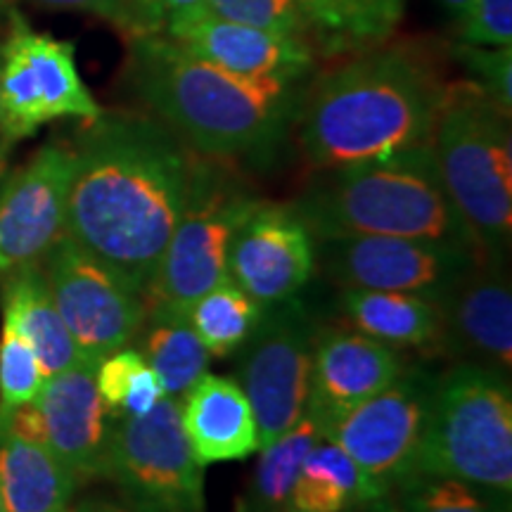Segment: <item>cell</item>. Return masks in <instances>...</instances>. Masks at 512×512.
<instances>
[{
    "instance_id": "cell-1",
    "label": "cell",
    "mask_w": 512,
    "mask_h": 512,
    "mask_svg": "<svg viewBox=\"0 0 512 512\" xmlns=\"http://www.w3.org/2000/svg\"><path fill=\"white\" fill-rule=\"evenodd\" d=\"M72 147L64 235L147 297L200 155L150 112H102Z\"/></svg>"
},
{
    "instance_id": "cell-2",
    "label": "cell",
    "mask_w": 512,
    "mask_h": 512,
    "mask_svg": "<svg viewBox=\"0 0 512 512\" xmlns=\"http://www.w3.org/2000/svg\"><path fill=\"white\" fill-rule=\"evenodd\" d=\"M332 60L325 72H313L294 121L313 171L430 143L446 81L427 50L387 38Z\"/></svg>"
},
{
    "instance_id": "cell-3",
    "label": "cell",
    "mask_w": 512,
    "mask_h": 512,
    "mask_svg": "<svg viewBox=\"0 0 512 512\" xmlns=\"http://www.w3.org/2000/svg\"><path fill=\"white\" fill-rule=\"evenodd\" d=\"M126 76L152 117L195 155H271L297 121L309 79H249L223 72L171 41L131 36Z\"/></svg>"
},
{
    "instance_id": "cell-4",
    "label": "cell",
    "mask_w": 512,
    "mask_h": 512,
    "mask_svg": "<svg viewBox=\"0 0 512 512\" xmlns=\"http://www.w3.org/2000/svg\"><path fill=\"white\" fill-rule=\"evenodd\" d=\"M316 174L290 204L316 240L387 235L479 249L441 181L432 140L375 162Z\"/></svg>"
},
{
    "instance_id": "cell-5",
    "label": "cell",
    "mask_w": 512,
    "mask_h": 512,
    "mask_svg": "<svg viewBox=\"0 0 512 512\" xmlns=\"http://www.w3.org/2000/svg\"><path fill=\"white\" fill-rule=\"evenodd\" d=\"M432 152L448 197L479 249L505 259L512 240L510 112L475 81L446 83Z\"/></svg>"
},
{
    "instance_id": "cell-6",
    "label": "cell",
    "mask_w": 512,
    "mask_h": 512,
    "mask_svg": "<svg viewBox=\"0 0 512 512\" xmlns=\"http://www.w3.org/2000/svg\"><path fill=\"white\" fill-rule=\"evenodd\" d=\"M418 472L475 484L498 496L512 491V387L508 375L456 363L434 377Z\"/></svg>"
},
{
    "instance_id": "cell-7",
    "label": "cell",
    "mask_w": 512,
    "mask_h": 512,
    "mask_svg": "<svg viewBox=\"0 0 512 512\" xmlns=\"http://www.w3.org/2000/svg\"><path fill=\"white\" fill-rule=\"evenodd\" d=\"M219 162L197 159L188 204L147 290V309L188 313L204 292L228 278L230 240L261 200Z\"/></svg>"
},
{
    "instance_id": "cell-8",
    "label": "cell",
    "mask_w": 512,
    "mask_h": 512,
    "mask_svg": "<svg viewBox=\"0 0 512 512\" xmlns=\"http://www.w3.org/2000/svg\"><path fill=\"white\" fill-rule=\"evenodd\" d=\"M102 112L76 67L74 43L41 34L10 8L0 67V136L15 145L50 121L88 124Z\"/></svg>"
},
{
    "instance_id": "cell-9",
    "label": "cell",
    "mask_w": 512,
    "mask_h": 512,
    "mask_svg": "<svg viewBox=\"0 0 512 512\" xmlns=\"http://www.w3.org/2000/svg\"><path fill=\"white\" fill-rule=\"evenodd\" d=\"M105 477L128 512H204V467L183 432L181 403L166 396L150 413L114 418Z\"/></svg>"
},
{
    "instance_id": "cell-10",
    "label": "cell",
    "mask_w": 512,
    "mask_h": 512,
    "mask_svg": "<svg viewBox=\"0 0 512 512\" xmlns=\"http://www.w3.org/2000/svg\"><path fill=\"white\" fill-rule=\"evenodd\" d=\"M316 325L297 297L266 306L264 320L242 347L238 382L259 427V451L306 415Z\"/></svg>"
},
{
    "instance_id": "cell-11",
    "label": "cell",
    "mask_w": 512,
    "mask_h": 512,
    "mask_svg": "<svg viewBox=\"0 0 512 512\" xmlns=\"http://www.w3.org/2000/svg\"><path fill=\"white\" fill-rule=\"evenodd\" d=\"M432 384L434 375L406 366L387 389L339 418L323 437L354 460L373 498L392 496L418 472Z\"/></svg>"
},
{
    "instance_id": "cell-12",
    "label": "cell",
    "mask_w": 512,
    "mask_h": 512,
    "mask_svg": "<svg viewBox=\"0 0 512 512\" xmlns=\"http://www.w3.org/2000/svg\"><path fill=\"white\" fill-rule=\"evenodd\" d=\"M46 280L53 302L86 363L128 347L145 323L143 294L62 235L46 254Z\"/></svg>"
},
{
    "instance_id": "cell-13",
    "label": "cell",
    "mask_w": 512,
    "mask_h": 512,
    "mask_svg": "<svg viewBox=\"0 0 512 512\" xmlns=\"http://www.w3.org/2000/svg\"><path fill=\"white\" fill-rule=\"evenodd\" d=\"M482 256L451 242L387 235L318 240L316 247V261L344 290L408 292L434 302Z\"/></svg>"
},
{
    "instance_id": "cell-14",
    "label": "cell",
    "mask_w": 512,
    "mask_h": 512,
    "mask_svg": "<svg viewBox=\"0 0 512 512\" xmlns=\"http://www.w3.org/2000/svg\"><path fill=\"white\" fill-rule=\"evenodd\" d=\"M76 155L48 143L0 185V278L46 259L64 235Z\"/></svg>"
},
{
    "instance_id": "cell-15",
    "label": "cell",
    "mask_w": 512,
    "mask_h": 512,
    "mask_svg": "<svg viewBox=\"0 0 512 512\" xmlns=\"http://www.w3.org/2000/svg\"><path fill=\"white\" fill-rule=\"evenodd\" d=\"M316 247L318 240L290 204L261 200L230 240L228 278L261 306L287 302L316 271Z\"/></svg>"
},
{
    "instance_id": "cell-16",
    "label": "cell",
    "mask_w": 512,
    "mask_h": 512,
    "mask_svg": "<svg viewBox=\"0 0 512 512\" xmlns=\"http://www.w3.org/2000/svg\"><path fill=\"white\" fill-rule=\"evenodd\" d=\"M437 349L458 363H477L510 375L512 285L503 259L482 256L437 299Z\"/></svg>"
},
{
    "instance_id": "cell-17",
    "label": "cell",
    "mask_w": 512,
    "mask_h": 512,
    "mask_svg": "<svg viewBox=\"0 0 512 512\" xmlns=\"http://www.w3.org/2000/svg\"><path fill=\"white\" fill-rule=\"evenodd\" d=\"M171 41L223 72L249 79H309L318 53L306 38L228 22L202 8L176 19L166 34Z\"/></svg>"
},
{
    "instance_id": "cell-18",
    "label": "cell",
    "mask_w": 512,
    "mask_h": 512,
    "mask_svg": "<svg viewBox=\"0 0 512 512\" xmlns=\"http://www.w3.org/2000/svg\"><path fill=\"white\" fill-rule=\"evenodd\" d=\"M406 370L399 349L358 330H325L316 337L306 418L325 437L339 418L387 389Z\"/></svg>"
},
{
    "instance_id": "cell-19",
    "label": "cell",
    "mask_w": 512,
    "mask_h": 512,
    "mask_svg": "<svg viewBox=\"0 0 512 512\" xmlns=\"http://www.w3.org/2000/svg\"><path fill=\"white\" fill-rule=\"evenodd\" d=\"M95 368L79 361L48 377L34 401L46 446L72 470L76 482L105 477L110 456L114 418L95 387Z\"/></svg>"
},
{
    "instance_id": "cell-20",
    "label": "cell",
    "mask_w": 512,
    "mask_h": 512,
    "mask_svg": "<svg viewBox=\"0 0 512 512\" xmlns=\"http://www.w3.org/2000/svg\"><path fill=\"white\" fill-rule=\"evenodd\" d=\"M181 422L192 456L202 467L259 453V427L235 380L204 373L181 401Z\"/></svg>"
},
{
    "instance_id": "cell-21",
    "label": "cell",
    "mask_w": 512,
    "mask_h": 512,
    "mask_svg": "<svg viewBox=\"0 0 512 512\" xmlns=\"http://www.w3.org/2000/svg\"><path fill=\"white\" fill-rule=\"evenodd\" d=\"M79 482L46 444L0 430V498L5 512H67Z\"/></svg>"
},
{
    "instance_id": "cell-22",
    "label": "cell",
    "mask_w": 512,
    "mask_h": 512,
    "mask_svg": "<svg viewBox=\"0 0 512 512\" xmlns=\"http://www.w3.org/2000/svg\"><path fill=\"white\" fill-rule=\"evenodd\" d=\"M3 320L15 325L34 347L46 380L83 361L53 302L41 264L8 275L3 287Z\"/></svg>"
},
{
    "instance_id": "cell-23",
    "label": "cell",
    "mask_w": 512,
    "mask_h": 512,
    "mask_svg": "<svg viewBox=\"0 0 512 512\" xmlns=\"http://www.w3.org/2000/svg\"><path fill=\"white\" fill-rule=\"evenodd\" d=\"M342 313L354 330L394 349H434L439 339V306L408 292L356 290L342 294Z\"/></svg>"
},
{
    "instance_id": "cell-24",
    "label": "cell",
    "mask_w": 512,
    "mask_h": 512,
    "mask_svg": "<svg viewBox=\"0 0 512 512\" xmlns=\"http://www.w3.org/2000/svg\"><path fill=\"white\" fill-rule=\"evenodd\" d=\"M316 53L339 57L377 46L399 29L406 0H299Z\"/></svg>"
},
{
    "instance_id": "cell-25",
    "label": "cell",
    "mask_w": 512,
    "mask_h": 512,
    "mask_svg": "<svg viewBox=\"0 0 512 512\" xmlns=\"http://www.w3.org/2000/svg\"><path fill=\"white\" fill-rule=\"evenodd\" d=\"M138 337V351L159 375L169 399L181 401L192 384L207 373L211 354L192 330L188 313L147 309Z\"/></svg>"
},
{
    "instance_id": "cell-26",
    "label": "cell",
    "mask_w": 512,
    "mask_h": 512,
    "mask_svg": "<svg viewBox=\"0 0 512 512\" xmlns=\"http://www.w3.org/2000/svg\"><path fill=\"white\" fill-rule=\"evenodd\" d=\"M375 501L361 472L335 441L318 439L294 477L287 512H349Z\"/></svg>"
},
{
    "instance_id": "cell-27",
    "label": "cell",
    "mask_w": 512,
    "mask_h": 512,
    "mask_svg": "<svg viewBox=\"0 0 512 512\" xmlns=\"http://www.w3.org/2000/svg\"><path fill=\"white\" fill-rule=\"evenodd\" d=\"M266 306L254 302L238 283L226 278L190 306L188 320L211 356L238 354L264 320Z\"/></svg>"
},
{
    "instance_id": "cell-28",
    "label": "cell",
    "mask_w": 512,
    "mask_h": 512,
    "mask_svg": "<svg viewBox=\"0 0 512 512\" xmlns=\"http://www.w3.org/2000/svg\"><path fill=\"white\" fill-rule=\"evenodd\" d=\"M318 439L323 437L316 422L304 415L283 437L261 448L259 465H256L247 494L242 496L238 512H287L294 477Z\"/></svg>"
},
{
    "instance_id": "cell-29",
    "label": "cell",
    "mask_w": 512,
    "mask_h": 512,
    "mask_svg": "<svg viewBox=\"0 0 512 512\" xmlns=\"http://www.w3.org/2000/svg\"><path fill=\"white\" fill-rule=\"evenodd\" d=\"M401 512H496L503 498L460 479L413 472L394 489Z\"/></svg>"
},
{
    "instance_id": "cell-30",
    "label": "cell",
    "mask_w": 512,
    "mask_h": 512,
    "mask_svg": "<svg viewBox=\"0 0 512 512\" xmlns=\"http://www.w3.org/2000/svg\"><path fill=\"white\" fill-rule=\"evenodd\" d=\"M46 384L41 361L15 325L3 320L0 330V422L24 403L36 401Z\"/></svg>"
},
{
    "instance_id": "cell-31",
    "label": "cell",
    "mask_w": 512,
    "mask_h": 512,
    "mask_svg": "<svg viewBox=\"0 0 512 512\" xmlns=\"http://www.w3.org/2000/svg\"><path fill=\"white\" fill-rule=\"evenodd\" d=\"M204 10L228 22L306 38L313 46L309 19L299 0H204Z\"/></svg>"
},
{
    "instance_id": "cell-32",
    "label": "cell",
    "mask_w": 512,
    "mask_h": 512,
    "mask_svg": "<svg viewBox=\"0 0 512 512\" xmlns=\"http://www.w3.org/2000/svg\"><path fill=\"white\" fill-rule=\"evenodd\" d=\"M453 57L467 69L470 81L482 86L498 105L512 112V48H482L456 43Z\"/></svg>"
},
{
    "instance_id": "cell-33",
    "label": "cell",
    "mask_w": 512,
    "mask_h": 512,
    "mask_svg": "<svg viewBox=\"0 0 512 512\" xmlns=\"http://www.w3.org/2000/svg\"><path fill=\"white\" fill-rule=\"evenodd\" d=\"M458 27V43L512 48V0H472Z\"/></svg>"
},
{
    "instance_id": "cell-34",
    "label": "cell",
    "mask_w": 512,
    "mask_h": 512,
    "mask_svg": "<svg viewBox=\"0 0 512 512\" xmlns=\"http://www.w3.org/2000/svg\"><path fill=\"white\" fill-rule=\"evenodd\" d=\"M145 358L138 349H119L114 354L105 356L95 368V387L102 403L107 406V411L112 413V418H119L121 403H124L128 389H131L133 377L138 375V370L145 366Z\"/></svg>"
},
{
    "instance_id": "cell-35",
    "label": "cell",
    "mask_w": 512,
    "mask_h": 512,
    "mask_svg": "<svg viewBox=\"0 0 512 512\" xmlns=\"http://www.w3.org/2000/svg\"><path fill=\"white\" fill-rule=\"evenodd\" d=\"M202 5L204 0H126L124 36H164L176 19Z\"/></svg>"
},
{
    "instance_id": "cell-36",
    "label": "cell",
    "mask_w": 512,
    "mask_h": 512,
    "mask_svg": "<svg viewBox=\"0 0 512 512\" xmlns=\"http://www.w3.org/2000/svg\"><path fill=\"white\" fill-rule=\"evenodd\" d=\"M162 399H166L164 384H162V380H159V375L155 373V370L145 363V366L138 370V375L133 377L131 389H128L126 399H124V403H121L119 418H124V415L150 413Z\"/></svg>"
},
{
    "instance_id": "cell-37",
    "label": "cell",
    "mask_w": 512,
    "mask_h": 512,
    "mask_svg": "<svg viewBox=\"0 0 512 512\" xmlns=\"http://www.w3.org/2000/svg\"><path fill=\"white\" fill-rule=\"evenodd\" d=\"M36 3L48 5V8L91 12L126 34V0H36Z\"/></svg>"
},
{
    "instance_id": "cell-38",
    "label": "cell",
    "mask_w": 512,
    "mask_h": 512,
    "mask_svg": "<svg viewBox=\"0 0 512 512\" xmlns=\"http://www.w3.org/2000/svg\"><path fill=\"white\" fill-rule=\"evenodd\" d=\"M349 512H401V508L399 503L394 501V496H384V498H375V501L356 505V508H351Z\"/></svg>"
},
{
    "instance_id": "cell-39",
    "label": "cell",
    "mask_w": 512,
    "mask_h": 512,
    "mask_svg": "<svg viewBox=\"0 0 512 512\" xmlns=\"http://www.w3.org/2000/svg\"><path fill=\"white\" fill-rule=\"evenodd\" d=\"M439 3L444 5V8L448 10V15H451L460 24L463 22L465 12H467V8H470L472 0H439Z\"/></svg>"
},
{
    "instance_id": "cell-40",
    "label": "cell",
    "mask_w": 512,
    "mask_h": 512,
    "mask_svg": "<svg viewBox=\"0 0 512 512\" xmlns=\"http://www.w3.org/2000/svg\"><path fill=\"white\" fill-rule=\"evenodd\" d=\"M67 512H128V510H121V508H117V505H110V503L91 501V503L79 505L76 510H67Z\"/></svg>"
},
{
    "instance_id": "cell-41",
    "label": "cell",
    "mask_w": 512,
    "mask_h": 512,
    "mask_svg": "<svg viewBox=\"0 0 512 512\" xmlns=\"http://www.w3.org/2000/svg\"><path fill=\"white\" fill-rule=\"evenodd\" d=\"M10 143L0 136V185L5 181V174H8V157H10Z\"/></svg>"
},
{
    "instance_id": "cell-42",
    "label": "cell",
    "mask_w": 512,
    "mask_h": 512,
    "mask_svg": "<svg viewBox=\"0 0 512 512\" xmlns=\"http://www.w3.org/2000/svg\"><path fill=\"white\" fill-rule=\"evenodd\" d=\"M496 512H510V498H503V501L498 503Z\"/></svg>"
},
{
    "instance_id": "cell-43",
    "label": "cell",
    "mask_w": 512,
    "mask_h": 512,
    "mask_svg": "<svg viewBox=\"0 0 512 512\" xmlns=\"http://www.w3.org/2000/svg\"><path fill=\"white\" fill-rule=\"evenodd\" d=\"M10 8H8V0H0V15H3V12H8Z\"/></svg>"
},
{
    "instance_id": "cell-44",
    "label": "cell",
    "mask_w": 512,
    "mask_h": 512,
    "mask_svg": "<svg viewBox=\"0 0 512 512\" xmlns=\"http://www.w3.org/2000/svg\"><path fill=\"white\" fill-rule=\"evenodd\" d=\"M0 67H3V38H0Z\"/></svg>"
},
{
    "instance_id": "cell-45",
    "label": "cell",
    "mask_w": 512,
    "mask_h": 512,
    "mask_svg": "<svg viewBox=\"0 0 512 512\" xmlns=\"http://www.w3.org/2000/svg\"><path fill=\"white\" fill-rule=\"evenodd\" d=\"M0 512H5V508H3V498H0Z\"/></svg>"
}]
</instances>
